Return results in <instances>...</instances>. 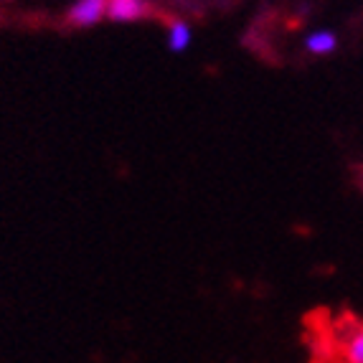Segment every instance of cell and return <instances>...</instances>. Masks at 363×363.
Listing matches in <instances>:
<instances>
[{"mask_svg": "<svg viewBox=\"0 0 363 363\" xmlns=\"http://www.w3.org/2000/svg\"><path fill=\"white\" fill-rule=\"evenodd\" d=\"M188 43H191V28H188V23H183V21H173V23H170V36H168L170 51L181 54V51L188 49Z\"/></svg>", "mask_w": 363, "mask_h": 363, "instance_id": "5b68a950", "label": "cell"}, {"mask_svg": "<svg viewBox=\"0 0 363 363\" xmlns=\"http://www.w3.org/2000/svg\"><path fill=\"white\" fill-rule=\"evenodd\" d=\"M107 3L109 0H77L67 11V23L74 26V28L97 26L107 16Z\"/></svg>", "mask_w": 363, "mask_h": 363, "instance_id": "6da1fadb", "label": "cell"}, {"mask_svg": "<svg viewBox=\"0 0 363 363\" xmlns=\"http://www.w3.org/2000/svg\"><path fill=\"white\" fill-rule=\"evenodd\" d=\"M340 353L345 363H363V323L348 330V335L340 343Z\"/></svg>", "mask_w": 363, "mask_h": 363, "instance_id": "277c9868", "label": "cell"}, {"mask_svg": "<svg viewBox=\"0 0 363 363\" xmlns=\"http://www.w3.org/2000/svg\"><path fill=\"white\" fill-rule=\"evenodd\" d=\"M358 183H361V191H363V168H361V178H358Z\"/></svg>", "mask_w": 363, "mask_h": 363, "instance_id": "8992f818", "label": "cell"}, {"mask_svg": "<svg viewBox=\"0 0 363 363\" xmlns=\"http://www.w3.org/2000/svg\"><path fill=\"white\" fill-rule=\"evenodd\" d=\"M305 49H308V54L313 56H328L333 54L335 49H338V36H335L333 30H313L308 38H305Z\"/></svg>", "mask_w": 363, "mask_h": 363, "instance_id": "3957f363", "label": "cell"}, {"mask_svg": "<svg viewBox=\"0 0 363 363\" xmlns=\"http://www.w3.org/2000/svg\"><path fill=\"white\" fill-rule=\"evenodd\" d=\"M147 16H150L147 0H109L107 3V18L115 23H130Z\"/></svg>", "mask_w": 363, "mask_h": 363, "instance_id": "7a4b0ae2", "label": "cell"}]
</instances>
